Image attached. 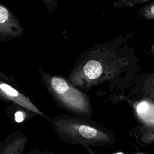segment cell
Returning <instances> with one entry per match:
<instances>
[{
  "instance_id": "6da1fadb",
  "label": "cell",
  "mask_w": 154,
  "mask_h": 154,
  "mask_svg": "<svg viewBox=\"0 0 154 154\" xmlns=\"http://www.w3.org/2000/svg\"><path fill=\"white\" fill-rule=\"evenodd\" d=\"M125 51L111 42L84 51L68 76V81L82 91L115 79L128 70L132 61Z\"/></svg>"
},
{
  "instance_id": "7a4b0ae2",
  "label": "cell",
  "mask_w": 154,
  "mask_h": 154,
  "mask_svg": "<svg viewBox=\"0 0 154 154\" xmlns=\"http://www.w3.org/2000/svg\"><path fill=\"white\" fill-rule=\"evenodd\" d=\"M49 121L59 138L71 144L101 147L114 144L117 141L114 133L91 118L63 114Z\"/></svg>"
},
{
  "instance_id": "3957f363",
  "label": "cell",
  "mask_w": 154,
  "mask_h": 154,
  "mask_svg": "<svg viewBox=\"0 0 154 154\" xmlns=\"http://www.w3.org/2000/svg\"><path fill=\"white\" fill-rule=\"evenodd\" d=\"M43 85L58 107L74 116L91 118L93 109L88 94L75 87L62 76L51 75L38 68Z\"/></svg>"
},
{
  "instance_id": "277c9868",
  "label": "cell",
  "mask_w": 154,
  "mask_h": 154,
  "mask_svg": "<svg viewBox=\"0 0 154 154\" xmlns=\"http://www.w3.org/2000/svg\"><path fill=\"white\" fill-rule=\"evenodd\" d=\"M0 99L5 102H12L13 104L19 106L29 112L40 116L48 120L50 119L36 106L29 97L12 86L10 84L1 79H0Z\"/></svg>"
},
{
  "instance_id": "5b68a950",
  "label": "cell",
  "mask_w": 154,
  "mask_h": 154,
  "mask_svg": "<svg viewBox=\"0 0 154 154\" xmlns=\"http://www.w3.org/2000/svg\"><path fill=\"white\" fill-rule=\"evenodd\" d=\"M24 28L17 17L5 5L0 3V41H9L20 38Z\"/></svg>"
},
{
  "instance_id": "8992f818",
  "label": "cell",
  "mask_w": 154,
  "mask_h": 154,
  "mask_svg": "<svg viewBox=\"0 0 154 154\" xmlns=\"http://www.w3.org/2000/svg\"><path fill=\"white\" fill-rule=\"evenodd\" d=\"M28 141L20 130L16 131L0 141V154H23Z\"/></svg>"
},
{
  "instance_id": "52a82bcc",
  "label": "cell",
  "mask_w": 154,
  "mask_h": 154,
  "mask_svg": "<svg viewBox=\"0 0 154 154\" xmlns=\"http://www.w3.org/2000/svg\"><path fill=\"white\" fill-rule=\"evenodd\" d=\"M131 131L141 145L149 146L154 143V123L135 126Z\"/></svg>"
},
{
  "instance_id": "ba28073f",
  "label": "cell",
  "mask_w": 154,
  "mask_h": 154,
  "mask_svg": "<svg viewBox=\"0 0 154 154\" xmlns=\"http://www.w3.org/2000/svg\"><path fill=\"white\" fill-rule=\"evenodd\" d=\"M141 90L143 99L154 101V65L153 66L152 72L148 74L145 79Z\"/></svg>"
},
{
  "instance_id": "9c48e42d",
  "label": "cell",
  "mask_w": 154,
  "mask_h": 154,
  "mask_svg": "<svg viewBox=\"0 0 154 154\" xmlns=\"http://www.w3.org/2000/svg\"><path fill=\"white\" fill-rule=\"evenodd\" d=\"M137 14L146 20L154 19V1L143 5L137 11Z\"/></svg>"
},
{
  "instance_id": "30bf717a",
  "label": "cell",
  "mask_w": 154,
  "mask_h": 154,
  "mask_svg": "<svg viewBox=\"0 0 154 154\" xmlns=\"http://www.w3.org/2000/svg\"><path fill=\"white\" fill-rule=\"evenodd\" d=\"M153 1L154 0H118L113 3V7L116 8L134 7L140 4H146Z\"/></svg>"
},
{
  "instance_id": "8fae6325",
  "label": "cell",
  "mask_w": 154,
  "mask_h": 154,
  "mask_svg": "<svg viewBox=\"0 0 154 154\" xmlns=\"http://www.w3.org/2000/svg\"><path fill=\"white\" fill-rule=\"evenodd\" d=\"M45 5L47 10L52 14L56 10L58 6V0H41Z\"/></svg>"
},
{
  "instance_id": "7c38bea8",
  "label": "cell",
  "mask_w": 154,
  "mask_h": 154,
  "mask_svg": "<svg viewBox=\"0 0 154 154\" xmlns=\"http://www.w3.org/2000/svg\"><path fill=\"white\" fill-rule=\"evenodd\" d=\"M24 109H25L21 108L20 109L16 111V113L14 114V120L16 122L20 123V122H22L23 120H25L26 116V114L25 111H24Z\"/></svg>"
},
{
  "instance_id": "4fadbf2b",
  "label": "cell",
  "mask_w": 154,
  "mask_h": 154,
  "mask_svg": "<svg viewBox=\"0 0 154 154\" xmlns=\"http://www.w3.org/2000/svg\"><path fill=\"white\" fill-rule=\"evenodd\" d=\"M27 154H55V153L48 149L40 150L38 149H34L29 151L27 153Z\"/></svg>"
},
{
  "instance_id": "5bb4252c",
  "label": "cell",
  "mask_w": 154,
  "mask_h": 154,
  "mask_svg": "<svg viewBox=\"0 0 154 154\" xmlns=\"http://www.w3.org/2000/svg\"><path fill=\"white\" fill-rule=\"evenodd\" d=\"M0 79L7 82V83H10V84H16L15 82L14 81V79H11L10 77H8V76H7L5 74H4L2 71L1 69L0 68Z\"/></svg>"
},
{
  "instance_id": "9a60e30c",
  "label": "cell",
  "mask_w": 154,
  "mask_h": 154,
  "mask_svg": "<svg viewBox=\"0 0 154 154\" xmlns=\"http://www.w3.org/2000/svg\"><path fill=\"white\" fill-rule=\"evenodd\" d=\"M84 147L86 150V151L87 152L88 154H97L93 149H91V147L90 146H85ZM112 154H128V153H124V152H116V153H112Z\"/></svg>"
},
{
  "instance_id": "2e32d148",
  "label": "cell",
  "mask_w": 154,
  "mask_h": 154,
  "mask_svg": "<svg viewBox=\"0 0 154 154\" xmlns=\"http://www.w3.org/2000/svg\"><path fill=\"white\" fill-rule=\"evenodd\" d=\"M150 53L151 54V55L152 56H154V43H153L151 48H150Z\"/></svg>"
},
{
  "instance_id": "e0dca14e",
  "label": "cell",
  "mask_w": 154,
  "mask_h": 154,
  "mask_svg": "<svg viewBox=\"0 0 154 154\" xmlns=\"http://www.w3.org/2000/svg\"><path fill=\"white\" fill-rule=\"evenodd\" d=\"M129 154H150L149 153H147V152H132Z\"/></svg>"
}]
</instances>
